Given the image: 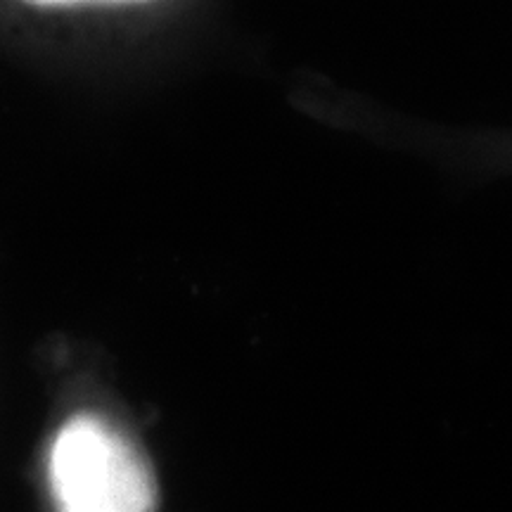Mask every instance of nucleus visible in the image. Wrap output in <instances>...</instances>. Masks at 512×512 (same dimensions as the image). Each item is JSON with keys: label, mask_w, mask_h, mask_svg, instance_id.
I'll use <instances>...</instances> for the list:
<instances>
[{"label": "nucleus", "mask_w": 512, "mask_h": 512, "mask_svg": "<svg viewBox=\"0 0 512 512\" xmlns=\"http://www.w3.org/2000/svg\"><path fill=\"white\" fill-rule=\"evenodd\" d=\"M57 512H152L150 465L117 427L95 413L69 418L50 451Z\"/></svg>", "instance_id": "1"}, {"label": "nucleus", "mask_w": 512, "mask_h": 512, "mask_svg": "<svg viewBox=\"0 0 512 512\" xmlns=\"http://www.w3.org/2000/svg\"><path fill=\"white\" fill-rule=\"evenodd\" d=\"M34 8H79V5H138L150 0H24Z\"/></svg>", "instance_id": "2"}]
</instances>
